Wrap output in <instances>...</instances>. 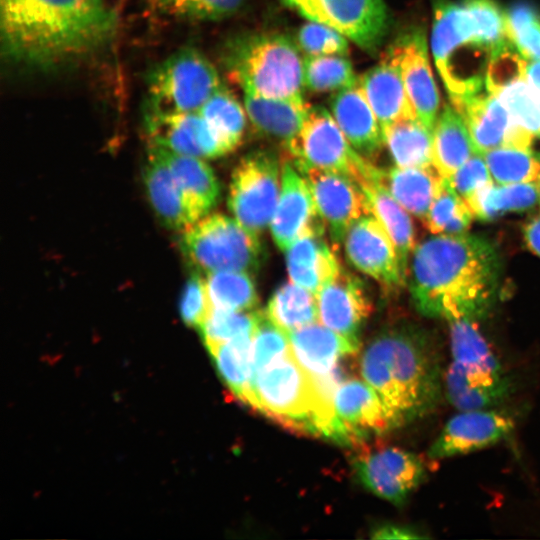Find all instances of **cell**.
<instances>
[{"mask_svg": "<svg viewBox=\"0 0 540 540\" xmlns=\"http://www.w3.org/2000/svg\"><path fill=\"white\" fill-rule=\"evenodd\" d=\"M296 44L306 55H347L348 38L336 29L310 21L296 35Z\"/></svg>", "mask_w": 540, "mask_h": 540, "instance_id": "681fc988", "label": "cell"}, {"mask_svg": "<svg viewBox=\"0 0 540 540\" xmlns=\"http://www.w3.org/2000/svg\"><path fill=\"white\" fill-rule=\"evenodd\" d=\"M199 114L232 152L241 143L246 129V111L223 85L202 105Z\"/></svg>", "mask_w": 540, "mask_h": 540, "instance_id": "8d00e7d4", "label": "cell"}, {"mask_svg": "<svg viewBox=\"0 0 540 540\" xmlns=\"http://www.w3.org/2000/svg\"><path fill=\"white\" fill-rule=\"evenodd\" d=\"M476 41L492 52L508 42L505 33V12L495 0H463Z\"/></svg>", "mask_w": 540, "mask_h": 540, "instance_id": "ee69618b", "label": "cell"}, {"mask_svg": "<svg viewBox=\"0 0 540 540\" xmlns=\"http://www.w3.org/2000/svg\"><path fill=\"white\" fill-rule=\"evenodd\" d=\"M515 428L514 419L495 408L465 410L453 415L428 449L432 460L475 452L506 438Z\"/></svg>", "mask_w": 540, "mask_h": 540, "instance_id": "5bb4252c", "label": "cell"}, {"mask_svg": "<svg viewBox=\"0 0 540 540\" xmlns=\"http://www.w3.org/2000/svg\"><path fill=\"white\" fill-rule=\"evenodd\" d=\"M523 237L530 251L540 257V217H534L523 226Z\"/></svg>", "mask_w": 540, "mask_h": 540, "instance_id": "db71d44e", "label": "cell"}, {"mask_svg": "<svg viewBox=\"0 0 540 540\" xmlns=\"http://www.w3.org/2000/svg\"><path fill=\"white\" fill-rule=\"evenodd\" d=\"M310 21L330 26L369 53L381 45L388 30L383 0H283Z\"/></svg>", "mask_w": 540, "mask_h": 540, "instance_id": "7c38bea8", "label": "cell"}, {"mask_svg": "<svg viewBox=\"0 0 540 540\" xmlns=\"http://www.w3.org/2000/svg\"><path fill=\"white\" fill-rule=\"evenodd\" d=\"M281 172V192L270 229L277 247L286 251L300 237L324 232L326 224L305 176L291 160L283 162Z\"/></svg>", "mask_w": 540, "mask_h": 540, "instance_id": "9a60e30c", "label": "cell"}, {"mask_svg": "<svg viewBox=\"0 0 540 540\" xmlns=\"http://www.w3.org/2000/svg\"><path fill=\"white\" fill-rule=\"evenodd\" d=\"M334 411L339 443L360 444L368 435L394 430L381 398L365 380L341 381L334 394Z\"/></svg>", "mask_w": 540, "mask_h": 540, "instance_id": "44dd1931", "label": "cell"}, {"mask_svg": "<svg viewBox=\"0 0 540 540\" xmlns=\"http://www.w3.org/2000/svg\"><path fill=\"white\" fill-rule=\"evenodd\" d=\"M358 82L351 62L344 55H305L303 83L315 93L337 92Z\"/></svg>", "mask_w": 540, "mask_h": 540, "instance_id": "60d3db41", "label": "cell"}, {"mask_svg": "<svg viewBox=\"0 0 540 540\" xmlns=\"http://www.w3.org/2000/svg\"><path fill=\"white\" fill-rule=\"evenodd\" d=\"M116 16L105 0H0L2 55L48 70L102 48Z\"/></svg>", "mask_w": 540, "mask_h": 540, "instance_id": "7a4b0ae2", "label": "cell"}, {"mask_svg": "<svg viewBox=\"0 0 540 540\" xmlns=\"http://www.w3.org/2000/svg\"><path fill=\"white\" fill-rule=\"evenodd\" d=\"M473 217L465 200L454 190L449 180L443 178L423 223L434 235L462 234L469 229Z\"/></svg>", "mask_w": 540, "mask_h": 540, "instance_id": "ab89813d", "label": "cell"}, {"mask_svg": "<svg viewBox=\"0 0 540 540\" xmlns=\"http://www.w3.org/2000/svg\"><path fill=\"white\" fill-rule=\"evenodd\" d=\"M149 146L198 158H217L230 153L198 111L145 114Z\"/></svg>", "mask_w": 540, "mask_h": 540, "instance_id": "ffe728a7", "label": "cell"}, {"mask_svg": "<svg viewBox=\"0 0 540 540\" xmlns=\"http://www.w3.org/2000/svg\"><path fill=\"white\" fill-rule=\"evenodd\" d=\"M331 114L351 146L362 156H376L384 145L378 119L358 82L337 91L330 101Z\"/></svg>", "mask_w": 540, "mask_h": 540, "instance_id": "603a6c76", "label": "cell"}, {"mask_svg": "<svg viewBox=\"0 0 540 540\" xmlns=\"http://www.w3.org/2000/svg\"><path fill=\"white\" fill-rule=\"evenodd\" d=\"M286 147L300 172L309 168L331 170L358 182L373 166L351 146L332 114L322 106L309 107L299 132Z\"/></svg>", "mask_w": 540, "mask_h": 540, "instance_id": "30bf717a", "label": "cell"}, {"mask_svg": "<svg viewBox=\"0 0 540 540\" xmlns=\"http://www.w3.org/2000/svg\"><path fill=\"white\" fill-rule=\"evenodd\" d=\"M211 309L206 280L194 272L186 282L180 298V315L185 324L200 328Z\"/></svg>", "mask_w": 540, "mask_h": 540, "instance_id": "f907efd6", "label": "cell"}, {"mask_svg": "<svg viewBox=\"0 0 540 540\" xmlns=\"http://www.w3.org/2000/svg\"><path fill=\"white\" fill-rule=\"evenodd\" d=\"M539 191H540V181H539Z\"/></svg>", "mask_w": 540, "mask_h": 540, "instance_id": "9f6ffc18", "label": "cell"}, {"mask_svg": "<svg viewBox=\"0 0 540 540\" xmlns=\"http://www.w3.org/2000/svg\"><path fill=\"white\" fill-rule=\"evenodd\" d=\"M323 234L324 232L306 234L286 250L290 281L316 296L341 270L336 255Z\"/></svg>", "mask_w": 540, "mask_h": 540, "instance_id": "4316f807", "label": "cell"}, {"mask_svg": "<svg viewBox=\"0 0 540 540\" xmlns=\"http://www.w3.org/2000/svg\"><path fill=\"white\" fill-rule=\"evenodd\" d=\"M483 157L498 184L540 181V156L532 148L502 146L485 152Z\"/></svg>", "mask_w": 540, "mask_h": 540, "instance_id": "f35d334b", "label": "cell"}, {"mask_svg": "<svg viewBox=\"0 0 540 540\" xmlns=\"http://www.w3.org/2000/svg\"><path fill=\"white\" fill-rule=\"evenodd\" d=\"M476 154L467 126L459 112L445 105L432 131V164L449 179L467 160Z\"/></svg>", "mask_w": 540, "mask_h": 540, "instance_id": "f546056e", "label": "cell"}, {"mask_svg": "<svg viewBox=\"0 0 540 540\" xmlns=\"http://www.w3.org/2000/svg\"><path fill=\"white\" fill-rule=\"evenodd\" d=\"M442 179L433 166H396L382 171V181L392 196L422 221L437 195Z\"/></svg>", "mask_w": 540, "mask_h": 540, "instance_id": "4dcf8cb0", "label": "cell"}, {"mask_svg": "<svg viewBox=\"0 0 540 540\" xmlns=\"http://www.w3.org/2000/svg\"><path fill=\"white\" fill-rule=\"evenodd\" d=\"M384 145L398 167H430L432 131L417 118L399 120L383 132Z\"/></svg>", "mask_w": 540, "mask_h": 540, "instance_id": "836d02e7", "label": "cell"}, {"mask_svg": "<svg viewBox=\"0 0 540 540\" xmlns=\"http://www.w3.org/2000/svg\"><path fill=\"white\" fill-rule=\"evenodd\" d=\"M247 404L289 429L338 439L334 403L321 396L292 348L253 374Z\"/></svg>", "mask_w": 540, "mask_h": 540, "instance_id": "277c9868", "label": "cell"}, {"mask_svg": "<svg viewBox=\"0 0 540 540\" xmlns=\"http://www.w3.org/2000/svg\"><path fill=\"white\" fill-rule=\"evenodd\" d=\"M221 86L217 70L200 51L181 48L149 73L145 114L198 111Z\"/></svg>", "mask_w": 540, "mask_h": 540, "instance_id": "ba28073f", "label": "cell"}, {"mask_svg": "<svg viewBox=\"0 0 540 540\" xmlns=\"http://www.w3.org/2000/svg\"><path fill=\"white\" fill-rule=\"evenodd\" d=\"M301 173L333 241L342 242L356 220L371 214L362 189L351 177L319 168H309Z\"/></svg>", "mask_w": 540, "mask_h": 540, "instance_id": "d6986e66", "label": "cell"}, {"mask_svg": "<svg viewBox=\"0 0 540 540\" xmlns=\"http://www.w3.org/2000/svg\"><path fill=\"white\" fill-rule=\"evenodd\" d=\"M292 351L302 367L314 377L340 369V361L359 345L316 322L289 333Z\"/></svg>", "mask_w": 540, "mask_h": 540, "instance_id": "484cf974", "label": "cell"}, {"mask_svg": "<svg viewBox=\"0 0 540 540\" xmlns=\"http://www.w3.org/2000/svg\"><path fill=\"white\" fill-rule=\"evenodd\" d=\"M526 65L527 60L506 42L491 54L485 78L486 90L495 95L506 86L525 79Z\"/></svg>", "mask_w": 540, "mask_h": 540, "instance_id": "7dc6e473", "label": "cell"}, {"mask_svg": "<svg viewBox=\"0 0 540 540\" xmlns=\"http://www.w3.org/2000/svg\"><path fill=\"white\" fill-rule=\"evenodd\" d=\"M451 103L467 126L476 154L502 146L531 148L534 136L514 122L496 95L481 91Z\"/></svg>", "mask_w": 540, "mask_h": 540, "instance_id": "ac0fdd59", "label": "cell"}, {"mask_svg": "<svg viewBox=\"0 0 540 540\" xmlns=\"http://www.w3.org/2000/svg\"><path fill=\"white\" fill-rule=\"evenodd\" d=\"M372 538L374 539H421L426 536L419 531L401 525L386 524L377 527L372 532Z\"/></svg>", "mask_w": 540, "mask_h": 540, "instance_id": "f5cc1de1", "label": "cell"}, {"mask_svg": "<svg viewBox=\"0 0 540 540\" xmlns=\"http://www.w3.org/2000/svg\"><path fill=\"white\" fill-rule=\"evenodd\" d=\"M525 79L540 99V60L527 62Z\"/></svg>", "mask_w": 540, "mask_h": 540, "instance_id": "11a10c76", "label": "cell"}, {"mask_svg": "<svg viewBox=\"0 0 540 540\" xmlns=\"http://www.w3.org/2000/svg\"><path fill=\"white\" fill-rule=\"evenodd\" d=\"M540 199L539 183H494L482 188L465 202L473 216L482 221L494 220L505 213L523 212L534 207Z\"/></svg>", "mask_w": 540, "mask_h": 540, "instance_id": "d6a6232c", "label": "cell"}, {"mask_svg": "<svg viewBox=\"0 0 540 540\" xmlns=\"http://www.w3.org/2000/svg\"><path fill=\"white\" fill-rule=\"evenodd\" d=\"M224 63L244 94L306 104L303 58L289 37L279 33L242 36L228 45Z\"/></svg>", "mask_w": 540, "mask_h": 540, "instance_id": "5b68a950", "label": "cell"}, {"mask_svg": "<svg viewBox=\"0 0 540 540\" xmlns=\"http://www.w3.org/2000/svg\"><path fill=\"white\" fill-rule=\"evenodd\" d=\"M385 56L398 67L417 118L433 131L440 100L430 68L425 34L419 29L405 33Z\"/></svg>", "mask_w": 540, "mask_h": 540, "instance_id": "2e32d148", "label": "cell"}, {"mask_svg": "<svg viewBox=\"0 0 540 540\" xmlns=\"http://www.w3.org/2000/svg\"><path fill=\"white\" fill-rule=\"evenodd\" d=\"M450 323L451 362L444 372V394L458 411L496 408L513 391L510 376L475 321Z\"/></svg>", "mask_w": 540, "mask_h": 540, "instance_id": "8992f818", "label": "cell"}, {"mask_svg": "<svg viewBox=\"0 0 540 540\" xmlns=\"http://www.w3.org/2000/svg\"><path fill=\"white\" fill-rule=\"evenodd\" d=\"M432 52L451 101L483 91L492 51L475 40L462 4L448 0L434 3Z\"/></svg>", "mask_w": 540, "mask_h": 540, "instance_id": "52a82bcc", "label": "cell"}, {"mask_svg": "<svg viewBox=\"0 0 540 540\" xmlns=\"http://www.w3.org/2000/svg\"><path fill=\"white\" fill-rule=\"evenodd\" d=\"M381 169L358 182L370 213L390 236L398 256L401 273L406 280L408 260L415 246V233L410 215L392 196L382 181Z\"/></svg>", "mask_w": 540, "mask_h": 540, "instance_id": "d4e9b609", "label": "cell"}, {"mask_svg": "<svg viewBox=\"0 0 540 540\" xmlns=\"http://www.w3.org/2000/svg\"><path fill=\"white\" fill-rule=\"evenodd\" d=\"M317 303L320 322L359 345V333L373 309L360 279L341 268L317 294Z\"/></svg>", "mask_w": 540, "mask_h": 540, "instance_id": "7402d4cb", "label": "cell"}, {"mask_svg": "<svg viewBox=\"0 0 540 540\" xmlns=\"http://www.w3.org/2000/svg\"><path fill=\"white\" fill-rule=\"evenodd\" d=\"M265 313L275 325L291 333L317 322V296L293 282L285 283L271 296Z\"/></svg>", "mask_w": 540, "mask_h": 540, "instance_id": "d590c367", "label": "cell"}, {"mask_svg": "<svg viewBox=\"0 0 540 540\" xmlns=\"http://www.w3.org/2000/svg\"><path fill=\"white\" fill-rule=\"evenodd\" d=\"M206 287L213 309L248 311L259 302L253 279L245 271L207 273Z\"/></svg>", "mask_w": 540, "mask_h": 540, "instance_id": "74e56055", "label": "cell"}, {"mask_svg": "<svg viewBox=\"0 0 540 540\" xmlns=\"http://www.w3.org/2000/svg\"><path fill=\"white\" fill-rule=\"evenodd\" d=\"M500 274L499 252L486 237L437 234L413 250L410 293L425 317L477 321L495 303Z\"/></svg>", "mask_w": 540, "mask_h": 540, "instance_id": "6da1fadb", "label": "cell"}, {"mask_svg": "<svg viewBox=\"0 0 540 540\" xmlns=\"http://www.w3.org/2000/svg\"><path fill=\"white\" fill-rule=\"evenodd\" d=\"M309 105L244 94V108L255 129L286 146L299 132Z\"/></svg>", "mask_w": 540, "mask_h": 540, "instance_id": "1f68e13d", "label": "cell"}, {"mask_svg": "<svg viewBox=\"0 0 540 540\" xmlns=\"http://www.w3.org/2000/svg\"><path fill=\"white\" fill-rule=\"evenodd\" d=\"M358 85L378 119L382 134L399 120L417 118L400 71L386 56L358 78Z\"/></svg>", "mask_w": 540, "mask_h": 540, "instance_id": "cb8c5ba5", "label": "cell"}, {"mask_svg": "<svg viewBox=\"0 0 540 540\" xmlns=\"http://www.w3.org/2000/svg\"><path fill=\"white\" fill-rule=\"evenodd\" d=\"M160 12L182 19L218 20L231 16L243 0H149Z\"/></svg>", "mask_w": 540, "mask_h": 540, "instance_id": "bcb514c9", "label": "cell"}, {"mask_svg": "<svg viewBox=\"0 0 540 540\" xmlns=\"http://www.w3.org/2000/svg\"><path fill=\"white\" fill-rule=\"evenodd\" d=\"M448 180L464 200L493 183L489 168L481 154H474Z\"/></svg>", "mask_w": 540, "mask_h": 540, "instance_id": "816d5d0a", "label": "cell"}, {"mask_svg": "<svg viewBox=\"0 0 540 540\" xmlns=\"http://www.w3.org/2000/svg\"><path fill=\"white\" fill-rule=\"evenodd\" d=\"M168 166L198 219L206 216L220 196L218 180L202 158L149 146Z\"/></svg>", "mask_w": 540, "mask_h": 540, "instance_id": "f1b7e54d", "label": "cell"}, {"mask_svg": "<svg viewBox=\"0 0 540 540\" xmlns=\"http://www.w3.org/2000/svg\"><path fill=\"white\" fill-rule=\"evenodd\" d=\"M180 246L187 260L206 273L227 270L250 273L263 260L258 234L221 213L207 214L184 229Z\"/></svg>", "mask_w": 540, "mask_h": 540, "instance_id": "9c48e42d", "label": "cell"}, {"mask_svg": "<svg viewBox=\"0 0 540 540\" xmlns=\"http://www.w3.org/2000/svg\"><path fill=\"white\" fill-rule=\"evenodd\" d=\"M253 334H244L209 350L226 386L247 404L253 378Z\"/></svg>", "mask_w": 540, "mask_h": 540, "instance_id": "e575fe53", "label": "cell"}, {"mask_svg": "<svg viewBox=\"0 0 540 540\" xmlns=\"http://www.w3.org/2000/svg\"><path fill=\"white\" fill-rule=\"evenodd\" d=\"M290 349L289 333L275 325L262 311L253 333V374Z\"/></svg>", "mask_w": 540, "mask_h": 540, "instance_id": "c3c4849f", "label": "cell"}, {"mask_svg": "<svg viewBox=\"0 0 540 540\" xmlns=\"http://www.w3.org/2000/svg\"><path fill=\"white\" fill-rule=\"evenodd\" d=\"M360 372L381 398L394 429L433 413L444 394L440 351L416 326L379 332L362 353Z\"/></svg>", "mask_w": 540, "mask_h": 540, "instance_id": "3957f363", "label": "cell"}, {"mask_svg": "<svg viewBox=\"0 0 540 540\" xmlns=\"http://www.w3.org/2000/svg\"><path fill=\"white\" fill-rule=\"evenodd\" d=\"M343 241L349 262L357 270L377 281L385 290L393 291L405 284L395 246L372 214L363 215L356 220Z\"/></svg>", "mask_w": 540, "mask_h": 540, "instance_id": "e0dca14e", "label": "cell"}, {"mask_svg": "<svg viewBox=\"0 0 540 540\" xmlns=\"http://www.w3.org/2000/svg\"><path fill=\"white\" fill-rule=\"evenodd\" d=\"M505 33L524 59L540 60V12L534 5L519 2L510 6L505 11Z\"/></svg>", "mask_w": 540, "mask_h": 540, "instance_id": "b9f144b4", "label": "cell"}, {"mask_svg": "<svg viewBox=\"0 0 540 540\" xmlns=\"http://www.w3.org/2000/svg\"><path fill=\"white\" fill-rule=\"evenodd\" d=\"M260 310L230 311L211 309L200 326L203 341L208 349L244 334H253Z\"/></svg>", "mask_w": 540, "mask_h": 540, "instance_id": "7bdbcfd3", "label": "cell"}, {"mask_svg": "<svg viewBox=\"0 0 540 540\" xmlns=\"http://www.w3.org/2000/svg\"><path fill=\"white\" fill-rule=\"evenodd\" d=\"M509 111L514 122L540 139V99L527 83L518 80L495 94Z\"/></svg>", "mask_w": 540, "mask_h": 540, "instance_id": "f6af8a7d", "label": "cell"}, {"mask_svg": "<svg viewBox=\"0 0 540 540\" xmlns=\"http://www.w3.org/2000/svg\"><path fill=\"white\" fill-rule=\"evenodd\" d=\"M281 173L278 159L263 151L246 155L233 170L228 207L253 233L259 235L271 222L281 192Z\"/></svg>", "mask_w": 540, "mask_h": 540, "instance_id": "8fae6325", "label": "cell"}, {"mask_svg": "<svg viewBox=\"0 0 540 540\" xmlns=\"http://www.w3.org/2000/svg\"><path fill=\"white\" fill-rule=\"evenodd\" d=\"M361 484L376 496L401 506L426 477L423 459L398 447H364L353 459Z\"/></svg>", "mask_w": 540, "mask_h": 540, "instance_id": "4fadbf2b", "label": "cell"}, {"mask_svg": "<svg viewBox=\"0 0 540 540\" xmlns=\"http://www.w3.org/2000/svg\"><path fill=\"white\" fill-rule=\"evenodd\" d=\"M144 182L155 213L167 227L184 230L199 220L168 166L152 149H149Z\"/></svg>", "mask_w": 540, "mask_h": 540, "instance_id": "83f0119b", "label": "cell"}]
</instances>
